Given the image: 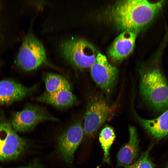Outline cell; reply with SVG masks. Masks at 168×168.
I'll return each mask as SVG.
<instances>
[{
    "instance_id": "obj_1",
    "label": "cell",
    "mask_w": 168,
    "mask_h": 168,
    "mask_svg": "<svg viewBox=\"0 0 168 168\" xmlns=\"http://www.w3.org/2000/svg\"><path fill=\"white\" fill-rule=\"evenodd\" d=\"M164 2L163 0L155 2L146 0L120 1L112 8L111 17L120 29L137 34L153 20Z\"/></svg>"
},
{
    "instance_id": "obj_2",
    "label": "cell",
    "mask_w": 168,
    "mask_h": 168,
    "mask_svg": "<svg viewBox=\"0 0 168 168\" xmlns=\"http://www.w3.org/2000/svg\"><path fill=\"white\" fill-rule=\"evenodd\" d=\"M139 89L143 100L155 112L161 114L168 108V82L160 68L142 72Z\"/></svg>"
},
{
    "instance_id": "obj_3",
    "label": "cell",
    "mask_w": 168,
    "mask_h": 168,
    "mask_svg": "<svg viewBox=\"0 0 168 168\" xmlns=\"http://www.w3.org/2000/svg\"><path fill=\"white\" fill-rule=\"evenodd\" d=\"M60 50L66 60L81 69L91 67L97 55L92 44L79 38H72L63 41L60 45Z\"/></svg>"
},
{
    "instance_id": "obj_4",
    "label": "cell",
    "mask_w": 168,
    "mask_h": 168,
    "mask_svg": "<svg viewBox=\"0 0 168 168\" xmlns=\"http://www.w3.org/2000/svg\"><path fill=\"white\" fill-rule=\"evenodd\" d=\"M46 53L41 42L31 33L24 38L17 61L19 67L26 71L35 70L47 63Z\"/></svg>"
},
{
    "instance_id": "obj_5",
    "label": "cell",
    "mask_w": 168,
    "mask_h": 168,
    "mask_svg": "<svg viewBox=\"0 0 168 168\" xmlns=\"http://www.w3.org/2000/svg\"><path fill=\"white\" fill-rule=\"evenodd\" d=\"M58 120L44 108L38 105H29L14 114L11 122L12 127L16 132H24L33 129L41 122Z\"/></svg>"
},
{
    "instance_id": "obj_6",
    "label": "cell",
    "mask_w": 168,
    "mask_h": 168,
    "mask_svg": "<svg viewBox=\"0 0 168 168\" xmlns=\"http://www.w3.org/2000/svg\"><path fill=\"white\" fill-rule=\"evenodd\" d=\"M26 145L11 126L0 123V162L17 158L24 152Z\"/></svg>"
},
{
    "instance_id": "obj_7",
    "label": "cell",
    "mask_w": 168,
    "mask_h": 168,
    "mask_svg": "<svg viewBox=\"0 0 168 168\" xmlns=\"http://www.w3.org/2000/svg\"><path fill=\"white\" fill-rule=\"evenodd\" d=\"M110 110L106 101L101 98L95 97L89 102L84 117V134H94L107 119Z\"/></svg>"
},
{
    "instance_id": "obj_8",
    "label": "cell",
    "mask_w": 168,
    "mask_h": 168,
    "mask_svg": "<svg viewBox=\"0 0 168 168\" xmlns=\"http://www.w3.org/2000/svg\"><path fill=\"white\" fill-rule=\"evenodd\" d=\"M91 73L97 85L103 91L108 93L111 90L116 81L118 70L109 63L105 55L99 53L91 67Z\"/></svg>"
},
{
    "instance_id": "obj_9",
    "label": "cell",
    "mask_w": 168,
    "mask_h": 168,
    "mask_svg": "<svg viewBox=\"0 0 168 168\" xmlns=\"http://www.w3.org/2000/svg\"><path fill=\"white\" fill-rule=\"evenodd\" d=\"M84 133L82 123H74L59 137L58 151L65 161L71 163L73 159L74 153L80 144Z\"/></svg>"
},
{
    "instance_id": "obj_10",
    "label": "cell",
    "mask_w": 168,
    "mask_h": 168,
    "mask_svg": "<svg viewBox=\"0 0 168 168\" xmlns=\"http://www.w3.org/2000/svg\"><path fill=\"white\" fill-rule=\"evenodd\" d=\"M28 87L14 81H0V104L10 105L23 99L30 94L36 88Z\"/></svg>"
},
{
    "instance_id": "obj_11",
    "label": "cell",
    "mask_w": 168,
    "mask_h": 168,
    "mask_svg": "<svg viewBox=\"0 0 168 168\" xmlns=\"http://www.w3.org/2000/svg\"><path fill=\"white\" fill-rule=\"evenodd\" d=\"M136 36L134 32L124 31L116 38L110 47L108 51L110 56L116 61L128 56L133 50Z\"/></svg>"
},
{
    "instance_id": "obj_12",
    "label": "cell",
    "mask_w": 168,
    "mask_h": 168,
    "mask_svg": "<svg viewBox=\"0 0 168 168\" xmlns=\"http://www.w3.org/2000/svg\"><path fill=\"white\" fill-rule=\"evenodd\" d=\"M129 138L128 142L120 149L117 156L119 166L127 167L132 165L139 156V139L135 128L129 127Z\"/></svg>"
},
{
    "instance_id": "obj_13",
    "label": "cell",
    "mask_w": 168,
    "mask_h": 168,
    "mask_svg": "<svg viewBox=\"0 0 168 168\" xmlns=\"http://www.w3.org/2000/svg\"><path fill=\"white\" fill-rule=\"evenodd\" d=\"M137 118L147 133L154 138L160 139L168 135V108L160 115L152 119L138 116Z\"/></svg>"
},
{
    "instance_id": "obj_14",
    "label": "cell",
    "mask_w": 168,
    "mask_h": 168,
    "mask_svg": "<svg viewBox=\"0 0 168 168\" xmlns=\"http://www.w3.org/2000/svg\"><path fill=\"white\" fill-rule=\"evenodd\" d=\"M35 100L57 107L64 108L74 104L76 97L71 90H64L52 93L46 91Z\"/></svg>"
},
{
    "instance_id": "obj_15",
    "label": "cell",
    "mask_w": 168,
    "mask_h": 168,
    "mask_svg": "<svg viewBox=\"0 0 168 168\" xmlns=\"http://www.w3.org/2000/svg\"><path fill=\"white\" fill-rule=\"evenodd\" d=\"M46 91L54 93L64 90H71L68 81L62 76L55 74L48 73L44 78Z\"/></svg>"
},
{
    "instance_id": "obj_16",
    "label": "cell",
    "mask_w": 168,
    "mask_h": 168,
    "mask_svg": "<svg viewBox=\"0 0 168 168\" xmlns=\"http://www.w3.org/2000/svg\"><path fill=\"white\" fill-rule=\"evenodd\" d=\"M115 137L114 129L110 126L104 128L100 133L99 140L104 152V161L108 164L110 148Z\"/></svg>"
},
{
    "instance_id": "obj_17",
    "label": "cell",
    "mask_w": 168,
    "mask_h": 168,
    "mask_svg": "<svg viewBox=\"0 0 168 168\" xmlns=\"http://www.w3.org/2000/svg\"><path fill=\"white\" fill-rule=\"evenodd\" d=\"M152 146L149 147L132 165L125 168H154V164L150 156L149 152Z\"/></svg>"
},
{
    "instance_id": "obj_18",
    "label": "cell",
    "mask_w": 168,
    "mask_h": 168,
    "mask_svg": "<svg viewBox=\"0 0 168 168\" xmlns=\"http://www.w3.org/2000/svg\"><path fill=\"white\" fill-rule=\"evenodd\" d=\"M35 168L32 167H20V168Z\"/></svg>"
}]
</instances>
